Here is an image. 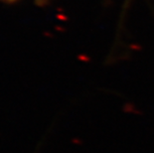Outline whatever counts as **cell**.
<instances>
[{
  "instance_id": "obj_1",
  "label": "cell",
  "mask_w": 154,
  "mask_h": 153,
  "mask_svg": "<svg viewBox=\"0 0 154 153\" xmlns=\"http://www.w3.org/2000/svg\"><path fill=\"white\" fill-rule=\"evenodd\" d=\"M2 1H8V2H11V1H15V0H2Z\"/></svg>"
}]
</instances>
